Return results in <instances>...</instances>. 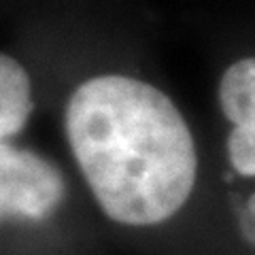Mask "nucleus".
<instances>
[{
	"mask_svg": "<svg viewBox=\"0 0 255 255\" xmlns=\"http://www.w3.org/2000/svg\"><path fill=\"white\" fill-rule=\"evenodd\" d=\"M228 155L238 174L255 177V128L234 126L228 136Z\"/></svg>",
	"mask_w": 255,
	"mask_h": 255,
	"instance_id": "20e7f679",
	"label": "nucleus"
},
{
	"mask_svg": "<svg viewBox=\"0 0 255 255\" xmlns=\"http://www.w3.org/2000/svg\"><path fill=\"white\" fill-rule=\"evenodd\" d=\"M66 196V179L49 157L13 140L0 142V221L47 219Z\"/></svg>",
	"mask_w": 255,
	"mask_h": 255,
	"instance_id": "f03ea898",
	"label": "nucleus"
},
{
	"mask_svg": "<svg viewBox=\"0 0 255 255\" xmlns=\"http://www.w3.org/2000/svg\"><path fill=\"white\" fill-rule=\"evenodd\" d=\"M247 209H249V215H251V219L255 223V196H251V200L247 202Z\"/></svg>",
	"mask_w": 255,
	"mask_h": 255,
	"instance_id": "39448f33",
	"label": "nucleus"
},
{
	"mask_svg": "<svg viewBox=\"0 0 255 255\" xmlns=\"http://www.w3.org/2000/svg\"><path fill=\"white\" fill-rule=\"evenodd\" d=\"M64 132L96 202L117 223L157 226L194 191L198 155L185 119L138 77L81 79L64 105Z\"/></svg>",
	"mask_w": 255,
	"mask_h": 255,
	"instance_id": "f257e3e1",
	"label": "nucleus"
},
{
	"mask_svg": "<svg viewBox=\"0 0 255 255\" xmlns=\"http://www.w3.org/2000/svg\"><path fill=\"white\" fill-rule=\"evenodd\" d=\"M219 105L234 126L255 128V58L238 60L223 73Z\"/></svg>",
	"mask_w": 255,
	"mask_h": 255,
	"instance_id": "7ed1b4c3",
	"label": "nucleus"
}]
</instances>
